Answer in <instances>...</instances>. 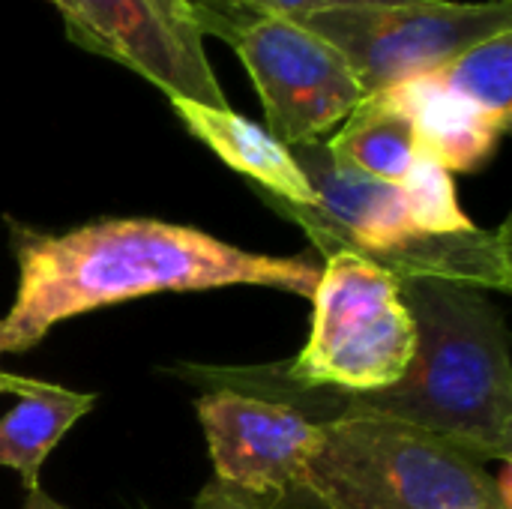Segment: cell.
Returning <instances> with one entry per match:
<instances>
[{"instance_id": "obj_6", "label": "cell", "mask_w": 512, "mask_h": 509, "mask_svg": "<svg viewBox=\"0 0 512 509\" xmlns=\"http://www.w3.org/2000/svg\"><path fill=\"white\" fill-rule=\"evenodd\" d=\"M294 21L330 42L345 57L366 99L441 69L483 39L510 33L512 0H417L405 6H351Z\"/></svg>"}, {"instance_id": "obj_13", "label": "cell", "mask_w": 512, "mask_h": 509, "mask_svg": "<svg viewBox=\"0 0 512 509\" xmlns=\"http://www.w3.org/2000/svg\"><path fill=\"white\" fill-rule=\"evenodd\" d=\"M438 87L465 99L504 129L512 120V30L483 39L429 72Z\"/></svg>"}, {"instance_id": "obj_17", "label": "cell", "mask_w": 512, "mask_h": 509, "mask_svg": "<svg viewBox=\"0 0 512 509\" xmlns=\"http://www.w3.org/2000/svg\"><path fill=\"white\" fill-rule=\"evenodd\" d=\"M258 6L279 12L285 18H306L315 12H330V9H351V6H405L417 0H255Z\"/></svg>"}, {"instance_id": "obj_4", "label": "cell", "mask_w": 512, "mask_h": 509, "mask_svg": "<svg viewBox=\"0 0 512 509\" xmlns=\"http://www.w3.org/2000/svg\"><path fill=\"white\" fill-rule=\"evenodd\" d=\"M189 9L201 36H219L237 51L279 144L324 141L363 102L345 57L294 18L255 0H189Z\"/></svg>"}, {"instance_id": "obj_2", "label": "cell", "mask_w": 512, "mask_h": 509, "mask_svg": "<svg viewBox=\"0 0 512 509\" xmlns=\"http://www.w3.org/2000/svg\"><path fill=\"white\" fill-rule=\"evenodd\" d=\"M12 243L18 294L0 318V354L30 351L75 315L150 294L258 285L312 300L321 276L309 258L246 252L159 219H96L66 234L12 225Z\"/></svg>"}, {"instance_id": "obj_9", "label": "cell", "mask_w": 512, "mask_h": 509, "mask_svg": "<svg viewBox=\"0 0 512 509\" xmlns=\"http://www.w3.org/2000/svg\"><path fill=\"white\" fill-rule=\"evenodd\" d=\"M171 108L183 120V126L207 144L228 168L249 177L255 192L282 198L288 204L312 207L315 195L291 159L288 147L279 144L267 129L240 117L231 108H207L189 99H171Z\"/></svg>"}, {"instance_id": "obj_11", "label": "cell", "mask_w": 512, "mask_h": 509, "mask_svg": "<svg viewBox=\"0 0 512 509\" xmlns=\"http://www.w3.org/2000/svg\"><path fill=\"white\" fill-rule=\"evenodd\" d=\"M93 405V393L39 381L33 393L18 396V405L0 417V468L18 471L27 492L39 489L42 462Z\"/></svg>"}, {"instance_id": "obj_8", "label": "cell", "mask_w": 512, "mask_h": 509, "mask_svg": "<svg viewBox=\"0 0 512 509\" xmlns=\"http://www.w3.org/2000/svg\"><path fill=\"white\" fill-rule=\"evenodd\" d=\"M72 36L87 51L129 66L168 99H189L207 108H228V99L207 63L192 57L150 12L144 0H51Z\"/></svg>"}, {"instance_id": "obj_15", "label": "cell", "mask_w": 512, "mask_h": 509, "mask_svg": "<svg viewBox=\"0 0 512 509\" xmlns=\"http://www.w3.org/2000/svg\"><path fill=\"white\" fill-rule=\"evenodd\" d=\"M192 509H324L321 504H279V501H267V498H258L252 492H243L231 483H222V480H210Z\"/></svg>"}, {"instance_id": "obj_7", "label": "cell", "mask_w": 512, "mask_h": 509, "mask_svg": "<svg viewBox=\"0 0 512 509\" xmlns=\"http://www.w3.org/2000/svg\"><path fill=\"white\" fill-rule=\"evenodd\" d=\"M216 480L279 504H321L303 477L318 423L300 411L231 390H207L195 402Z\"/></svg>"}, {"instance_id": "obj_3", "label": "cell", "mask_w": 512, "mask_h": 509, "mask_svg": "<svg viewBox=\"0 0 512 509\" xmlns=\"http://www.w3.org/2000/svg\"><path fill=\"white\" fill-rule=\"evenodd\" d=\"M303 477L324 509H510L507 471L495 480L462 444L369 414L318 423Z\"/></svg>"}, {"instance_id": "obj_5", "label": "cell", "mask_w": 512, "mask_h": 509, "mask_svg": "<svg viewBox=\"0 0 512 509\" xmlns=\"http://www.w3.org/2000/svg\"><path fill=\"white\" fill-rule=\"evenodd\" d=\"M312 303L309 342L282 363L291 381L336 393H378L402 381L417 333L396 276L354 252H333L324 255Z\"/></svg>"}, {"instance_id": "obj_18", "label": "cell", "mask_w": 512, "mask_h": 509, "mask_svg": "<svg viewBox=\"0 0 512 509\" xmlns=\"http://www.w3.org/2000/svg\"><path fill=\"white\" fill-rule=\"evenodd\" d=\"M39 387V381L33 378H21V375H12V372H0V396L3 393H12V396H27Z\"/></svg>"}, {"instance_id": "obj_12", "label": "cell", "mask_w": 512, "mask_h": 509, "mask_svg": "<svg viewBox=\"0 0 512 509\" xmlns=\"http://www.w3.org/2000/svg\"><path fill=\"white\" fill-rule=\"evenodd\" d=\"M327 150L336 162L399 186L417 162L420 144L414 123L375 93L348 114L339 135L327 141Z\"/></svg>"}, {"instance_id": "obj_10", "label": "cell", "mask_w": 512, "mask_h": 509, "mask_svg": "<svg viewBox=\"0 0 512 509\" xmlns=\"http://www.w3.org/2000/svg\"><path fill=\"white\" fill-rule=\"evenodd\" d=\"M378 96H384L414 123L420 153L432 156L450 174L477 171L492 156L498 138L507 132L501 123H495L465 99L447 93L426 75L381 90Z\"/></svg>"}, {"instance_id": "obj_1", "label": "cell", "mask_w": 512, "mask_h": 509, "mask_svg": "<svg viewBox=\"0 0 512 509\" xmlns=\"http://www.w3.org/2000/svg\"><path fill=\"white\" fill-rule=\"evenodd\" d=\"M417 348L408 372L378 393H336L291 381L273 366L180 363L171 372L207 390H231L282 402L312 423L339 417H387L444 435L483 462L512 459V363L501 309L471 285L399 279Z\"/></svg>"}, {"instance_id": "obj_14", "label": "cell", "mask_w": 512, "mask_h": 509, "mask_svg": "<svg viewBox=\"0 0 512 509\" xmlns=\"http://www.w3.org/2000/svg\"><path fill=\"white\" fill-rule=\"evenodd\" d=\"M405 192V204L411 213V222L423 234H459L477 228L468 213L459 207L453 177L444 165H438L432 156L417 153V162L411 165L408 177L399 183Z\"/></svg>"}, {"instance_id": "obj_19", "label": "cell", "mask_w": 512, "mask_h": 509, "mask_svg": "<svg viewBox=\"0 0 512 509\" xmlns=\"http://www.w3.org/2000/svg\"><path fill=\"white\" fill-rule=\"evenodd\" d=\"M24 509H66L63 504H57L54 498H48L42 489H30L27 492V501H24Z\"/></svg>"}, {"instance_id": "obj_16", "label": "cell", "mask_w": 512, "mask_h": 509, "mask_svg": "<svg viewBox=\"0 0 512 509\" xmlns=\"http://www.w3.org/2000/svg\"><path fill=\"white\" fill-rule=\"evenodd\" d=\"M150 12L162 21V27L192 54V57H207L204 54V36L195 27L189 0H144Z\"/></svg>"}]
</instances>
